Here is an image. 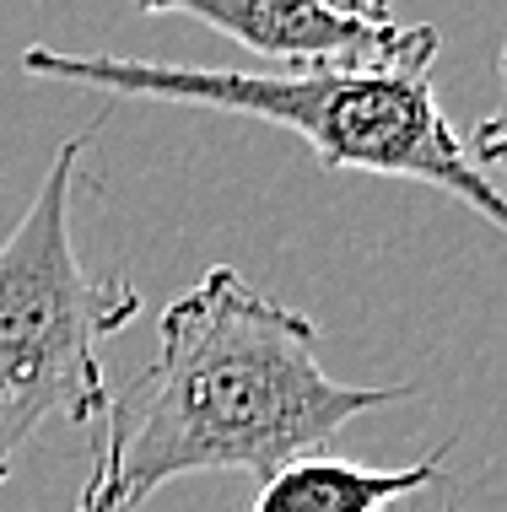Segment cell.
Returning a JSON list of instances; mask_svg holds the SVG:
<instances>
[{
  "instance_id": "6da1fadb",
  "label": "cell",
  "mask_w": 507,
  "mask_h": 512,
  "mask_svg": "<svg viewBox=\"0 0 507 512\" xmlns=\"http://www.w3.org/2000/svg\"><path fill=\"white\" fill-rule=\"evenodd\" d=\"M319 324L211 265L157 318V356L108 394L98 459L76 512H141L168 480L324 453L356 415L400 405L416 383H335L313 356Z\"/></svg>"
},
{
  "instance_id": "7a4b0ae2",
  "label": "cell",
  "mask_w": 507,
  "mask_h": 512,
  "mask_svg": "<svg viewBox=\"0 0 507 512\" xmlns=\"http://www.w3.org/2000/svg\"><path fill=\"white\" fill-rule=\"evenodd\" d=\"M27 76L60 81L108 98L184 103L216 114H249L297 130L330 173H378L443 189L481 211L491 227H507V200L475 168L470 146L448 124L427 76H351V71H292V76H243L205 65H162L135 54H65L33 44L22 54Z\"/></svg>"
},
{
  "instance_id": "3957f363",
  "label": "cell",
  "mask_w": 507,
  "mask_h": 512,
  "mask_svg": "<svg viewBox=\"0 0 507 512\" xmlns=\"http://www.w3.org/2000/svg\"><path fill=\"white\" fill-rule=\"evenodd\" d=\"M92 135L98 124L54 151L44 184L0 243V480L44 421L98 432L114 394L103 340L141 313V292L119 275H87L71 243V184Z\"/></svg>"
},
{
  "instance_id": "277c9868",
  "label": "cell",
  "mask_w": 507,
  "mask_h": 512,
  "mask_svg": "<svg viewBox=\"0 0 507 512\" xmlns=\"http://www.w3.org/2000/svg\"><path fill=\"white\" fill-rule=\"evenodd\" d=\"M152 17H184L232 44L286 60L297 71L351 76H427L437 27H405L383 6H319V0H152Z\"/></svg>"
},
{
  "instance_id": "5b68a950",
  "label": "cell",
  "mask_w": 507,
  "mask_h": 512,
  "mask_svg": "<svg viewBox=\"0 0 507 512\" xmlns=\"http://www.w3.org/2000/svg\"><path fill=\"white\" fill-rule=\"evenodd\" d=\"M448 453H454V437H448L443 448H432L427 459L400 464V469H378V464H356V459H330V453H308V459L281 464L276 475L259 486L249 512H389L394 502L427 491Z\"/></svg>"
}]
</instances>
